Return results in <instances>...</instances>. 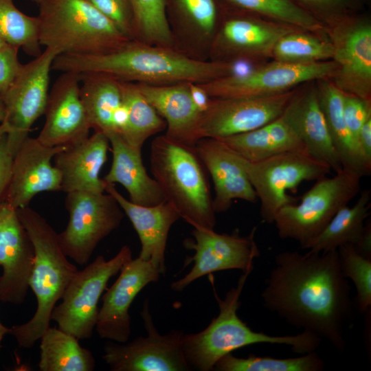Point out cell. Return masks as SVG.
Masks as SVG:
<instances>
[{"label": "cell", "mask_w": 371, "mask_h": 371, "mask_svg": "<svg viewBox=\"0 0 371 371\" xmlns=\"http://www.w3.org/2000/svg\"><path fill=\"white\" fill-rule=\"evenodd\" d=\"M132 258L131 248L123 245L110 260L100 255L78 270L54 308L51 321L79 340L90 339L98 320V303L109 280Z\"/></svg>", "instance_id": "8"}, {"label": "cell", "mask_w": 371, "mask_h": 371, "mask_svg": "<svg viewBox=\"0 0 371 371\" xmlns=\"http://www.w3.org/2000/svg\"><path fill=\"white\" fill-rule=\"evenodd\" d=\"M146 336L128 343L107 341L102 356L112 371H188V365L181 348L183 331L171 330L161 335L156 328L148 300L140 313Z\"/></svg>", "instance_id": "11"}, {"label": "cell", "mask_w": 371, "mask_h": 371, "mask_svg": "<svg viewBox=\"0 0 371 371\" xmlns=\"http://www.w3.org/2000/svg\"><path fill=\"white\" fill-rule=\"evenodd\" d=\"M78 74L80 98L91 128L106 135L115 132L113 115L122 102L119 80L98 72Z\"/></svg>", "instance_id": "28"}, {"label": "cell", "mask_w": 371, "mask_h": 371, "mask_svg": "<svg viewBox=\"0 0 371 371\" xmlns=\"http://www.w3.org/2000/svg\"><path fill=\"white\" fill-rule=\"evenodd\" d=\"M343 113L347 126L357 144L361 128L371 118L370 100L344 92Z\"/></svg>", "instance_id": "42"}, {"label": "cell", "mask_w": 371, "mask_h": 371, "mask_svg": "<svg viewBox=\"0 0 371 371\" xmlns=\"http://www.w3.org/2000/svg\"><path fill=\"white\" fill-rule=\"evenodd\" d=\"M371 191H361L351 207L340 209L322 232L310 243L307 249L320 253L337 249L344 245H355L359 240L370 208Z\"/></svg>", "instance_id": "32"}, {"label": "cell", "mask_w": 371, "mask_h": 371, "mask_svg": "<svg viewBox=\"0 0 371 371\" xmlns=\"http://www.w3.org/2000/svg\"><path fill=\"white\" fill-rule=\"evenodd\" d=\"M69 219L58 234L64 254L80 266L87 265L98 245L121 224L124 213L109 193L74 191L67 193Z\"/></svg>", "instance_id": "10"}, {"label": "cell", "mask_w": 371, "mask_h": 371, "mask_svg": "<svg viewBox=\"0 0 371 371\" xmlns=\"http://www.w3.org/2000/svg\"><path fill=\"white\" fill-rule=\"evenodd\" d=\"M181 7L192 26V32L199 38L213 34L216 12L213 0H179Z\"/></svg>", "instance_id": "40"}, {"label": "cell", "mask_w": 371, "mask_h": 371, "mask_svg": "<svg viewBox=\"0 0 371 371\" xmlns=\"http://www.w3.org/2000/svg\"><path fill=\"white\" fill-rule=\"evenodd\" d=\"M56 52L45 48L31 61L22 64L8 90L1 95L5 108L8 143L14 154L29 136L34 123L44 115L49 86V73Z\"/></svg>", "instance_id": "14"}, {"label": "cell", "mask_w": 371, "mask_h": 371, "mask_svg": "<svg viewBox=\"0 0 371 371\" xmlns=\"http://www.w3.org/2000/svg\"><path fill=\"white\" fill-rule=\"evenodd\" d=\"M45 122L38 137L43 144L69 146L89 136L91 124L80 94V76L62 72L49 90Z\"/></svg>", "instance_id": "17"}, {"label": "cell", "mask_w": 371, "mask_h": 371, "mask_svg": "<svg viewBox=\"0 0 371 371\" xmlns=\"http://www.w3.org/2000/svg\"><path fill=\"white\" fill-rule=\"evenodd\" d=\"M318 94L332 142L343 168L355 171L361 177L370 175L371 170L362 161L356 142L344 117V92L335 85L327 83L321 87Z\"/></svg>", "instance_id": "30"}, {"label": "cell", "mask_w": 371, "mask_h": 371, "mask_svg": "<svg viewBox=\"0 0 371 371\" xmlns=\"http://www.w3.org/2000/svg\"><path fill=\"white\" fill-rule=\"evenodd\" d=\"M37 16L21 12L14 0H0V32L8 44L36 58L41 54Z\"/></svg>", "instance_id": "35"}, {"label": "cell", "mask_w": 371, "mask_h": 371, "mask_svg": "<svg viewBox=\"0 0 371 371\" xmlns=\"http://www.w3.org/2000/svg\"><path fill=\"white\" fill-rule=\"evenodd\" d=\"M105 192L113 196L136 231L141 244L139 258L150 261L164 275L165 253L170 229L181 216L168 201L153 206L136 204L125 198L115 184L105 183Z\"/></svg>", "instance_id": "21"}, {"label": "cell", "mask_w": 371, "mask_h": 371, "mask_svg": "<svg viewBox=\"0 0 371 371\" xmlns=\"http://www.w3.org/2000/svg\"><path fill=\"white\" fill-rule=\"evenodd\" d=\"M160 272L150 261L137 257L126 262L114 283L102 295L95 329L99 337L126 343L131 333L129 308L137 294L159 280Z\"/></svg>", "instance_id": "16"}, {"label": "cell", "mask_w": 371, "mask_h": 371, "mask_svg": "<svg viewBox=\"0 0 371 371\" xmlns=\"http://www.w3.org/2000/svg\"><path fill=\"white\" fill-rule=\"evenodd\" d=\"M218 139L249 161H260L286 151L306 149L283 113L260 128Z\"/></svg>", "instance_id": "27"}, {"label": "cell", "mask_w": 371, "mask_h": 371, "mask_svg": "<svg viewBox=\"0 0 371 371\" xmlns=\"http://www.w3.org/2000/svg\"><path fill=\"white\" fill-rule=\"evenodd\" d=\"M251 272L243 273L237 285L232 287L224 299L214 293L219 312L204 330L183 334L181 348L190 368L200 371L213 370L216 361L233 351L256 344H283L297 354L315 351L322 339L315 334L303 330L295 335L272 336L254 331L238 315L240 297Z\"/></svg>", "instance_id": "3"}, {"label": "cell", "mask_w": 371, "mask_h": 371, "mask_svg": "<svg viewBox=\"0 0 371 371\" xmlns=\"http://www.w3.org/2000/svg\"><path fill=\"white\" fill-rule=\"evenodd\" d=\"M333 45L337 65L333 77L343 92L370 100L371 90V27L357 24Z\"/></svg>", "instance_id": "24"}, {"label": "cell", "mask_w": 371, "mask_h": 371, "mask_svg": "<svg viewBox=\"0 0 371 371\" xmlns=\"http://www.w3.org/2000/svg\"><path fill=\"white\" fill-rule=\"evenodd\" d=\"M256 230L254 227L248 236H243L238 230L229 234L193 227V238H186L183 243L185 248L194 251L185 266L190 262L194 265L186 276L172 282L171 289L181 292L194 280L220 271L238 269L251 273L254 260L260 256L254 238Z\"/></svg>", "instance_id": "13"}, {"label": "cell", "mask_w": 371, "mask_h": 371, "mask_svg": "<svg viewBox=\"0 0 371 371\" xmlns=\"http://www.w3.org/2000/svg\"><path fill=\"white\" fill-rule=\"evenodd\" d=\"M249 181L260 203L264 222L273 223L278 212L297 200L289 194L304 181L319 179L332 170L306 149L284 152L258 161L245 159Z\"/></svg>", "instance_id": "9"}, {"label": "cell", "mask_w": 371, "mask_h": 371, "mask_svg": "<svg viewBox=\"0 0 371 371\" xmlns=\"http://www.w3.org/2000/svg\"><path fill=\"white\" fill-rule=\"evenodd\" d=\"M295 92L262 97L212 98L202 115L199 139L222 138L249 132L280 117Z\"/></svg>", "instance_id": "15"}, {"label": "cell", "mask_w": 371, "mask_h": 371, "mask_svg": "<svg viewBox=\"0 0 371 371\" xmlns=\"http://www.w3.org/2000/svg\"><path fill=\"white\" fill-rule=\"evenodd\" d=\"M189 85L191 98L195 107L199 112L204 113L210 105L212 98L200 84L190 82Z\"/></svg>", "instance_id": "46"}, {"label": "cell", "mask_w": 371, "mask_h": 371, "mask_svg": "<svg viewBox=\"0 0 371 371\" xmlns=\"http://www.w3.org/2000/svg\"><path fill=\"white\" fill-rule=\"evenodd\" d=\"M7 42L0 32V51L7 45Z\"/></svg>", "instance_id": "52"}, {"label": "cell", "mask_w": 371, "mask_h": 371, "mask_svg": "<svg viewBox=\"0 0 371 371\" xmlns=\"http://www.w3.org/2000/svg\"><path fill=\"white\" fill-rule=\"evenodd\" d=\"M17 214L34 245L29 285L37 306L30 320L10 328V335L19 347L30 348L50 326L52 312L78 269L64 254L58 234L44 217L29 206L17 209Z\"/></svg>", "instance_id": "4"}, {"label": "cell", "mask_w": 371, "mask_h": 371, "mask_svg": "<svg viewBox=\"0 0 371 371\" xmlns=\"http://www.w3.org/2000/svg\"><path fill=\"white\" fill-rule=\"evenodd\" d=\"M350 291L337 249L304 254L285 251L276 255L261 297L266 308L290 325L342 351L345 325L352 312Z\"/></svg>", "instance_id": "1"}, {"label": "cell", "mask_w": 371, "mask_h": 371, "mask_svg": "<svg viewBox=\"0 0 371 371\" xmlns=\"http://www.w3.org/2000/svg\"><path fill=\"white\" fill-rule=\"evenodd\" d=\"M247 10L311 32L319 31V22L289 0H229Z\"/></svg>", "instance_id": "39"}, {"label": "cell", "mask_w": 371, "mask_h": 371, "mask_svg": "<svg viewBox=\"0 0 371 371\" xmlns=\"http://www.w3.org/2000/svg\"><path fill=\"white\" fill-rule=\"evenodd\" d=\"M235 65L192 58L172 47L130 40L97 54H60L52 69L60 72H98L118 80L148 85L202 84L234 74Z\"/></svg>", "instance_id": "2"}, {"label": "cell", "mask_w": 371, "mask_h": 371, "mask_svg": "<svg viewBox=\"0 0 371 371\" xmlns=\"http://www.w3.org/2000/svg\"><path fill=\"white\" fill-rule=\"evenodd\" d=\"M8 127L7 124L5 122H2L0 124V134L3 133H8Z\"/></svg>", "instance_id": "51"}, {"label": "cell", "mask_w": 371, "mask_h": 371, "mask_svg": "<svg viewBox=\"0 0 371 371\" xmlns=\"http://www.w3.org/2000/svg\"><path fill=\"white\" fill-rule=\"evenodd\" d=\"M34 262V245L17 210L3 201L0 203L1 302H25Z\"/></svg>", "instance_id": "18"}, {"label": "cell", "mask_w": 371, "mask_h": 371, "mask_svg": "<svg viewBox=\"0 0 371 371\" xmlns=\"http://www.w3.org/2000/svg\"><path fill=\"white\" fill-rule=\"evenodd\" d=\"M110 143L107 135L95 131L82 142L66 146L54 157L61 176V191L105 192L100 171L107 160Z\"/></svg>", "instance_id": "22"}, {"label": "cell", "mask_w": 371, "mask_h": 371, "mask_svg": "<svg viewBox=\"0 0 371 371\" xmlns=\"http://www.w3.org/2000/svg\"><path fill=\"white\" fill-rule=\"evenodd\" d=\"M283 115L309 153L326 163L335 172L343 168L330 138L318 91L295 93Z\"/></svg>", "instance_id": "25"}, {"label": "cell", "mask_w": 371, "mask_h": 371, "mask_svg": "<svg viewBox=\"0 0 371 371\" xmlns=\"http://www.w3.org/2000/svg\"><path fill=\"white\" fill-rule=\"evenodd\" d=\"M135 26V40L170 47L173 36L166 16V0H131Z\"/></svg>", "instance_id": "36"}, {"label": "cell", "mask_w": 371, "mask_h": 371, "mask_svg": "<svg viewBox=\"0 0 371 371\" xmlns=\"http://www.w3.org/2000/svg\"><path fill=\"white\" fill-rule=\"evenodd\" d=\"M41 46L60 54H97L128 40L87 0H39Z\"/></svg>", "instance_id": "6"}, {"label": "cell", "mask_w": 371, "mask_h": 371, "mask_svg": "<svg viewBox=\"0 0 371 371\" xmlns=\"http://www.w3.org/2000/svg\"><path fill=\"white\" fill-rule=\"evenodd\" d=\"M19 48L7 44L0 51V94L2 95L18 75L22 64L19 60Z\"/></svg>", "instance_id": "43"}, {"label": "cell", "mask_w": 371, "mask_h": 371, "mask_svg": "<svg viewBox=\"0 0 371 371\" xmlns=\"http://www.w3.org/2000/svg\"><path fill=\"white\" fill-rule=\"evenodd\" d=\"M309 3L324 8H333L342 5L346 0H303Z\"/></svg>", "instance_id": "48"}, {"label": "cell", "mask_w": 371, "mask_h": 371, "mask_svg": "<svg viewBox=\"0 0 371 371\" xmlns=\"http://www.w3.org/2000/svg\"><path fill=\"white\" fill-rule=\"evenodd\" d=\"M5 118V104L0 94V124L3 122Z\"/></svg>", "instance_id": "50"}, {"label": "cell", "mask_w": 371, "mask_h": 371, "mask_svg": "<svg viewBox=\"0 0 371 371\" xmlns=\"http://www.w3.org/2000/svg\"><path fill=\"white\" fill-rule=\"evenodd\" d=\"M150 170L183 218L193 227L214 229L216 212L205 167L194 148L165 135L150 144Z\"/></svg>", "instance_id": "5"}, {"label": "cell", "mask_w": 371, "mask_h": 371, "mask_svg": "<svg viewBox=\"0 0 371 371\" xmlns=\"http://www.w3.org/2000/svg\"><path fill=\"white\" fill-rule=\"evenodd\" d=\"M65 147L47 146L36 137H26L13 155L4 201L17 210L29 206L41 192L61 191L60 173L52 159Z\"/></svg>", "instance_id": "19"}, {"label": "cell", "mask_w": 371, "mask_h": 371, "mask_svg": "<svg viewBox=\"0 0 371 371\" xmlns=\"http://www.w3.org/2000/svg\"><path fill=\"white\" fill-rule=\"evenodd\" d=\"M41 371H92L95 361L91 350L81 346L79 339L50 326L39 339Z\"/></svg>", "instance_id": "31"}, {"label": "cell", "mask_w": 371, "mask_h": 371, "mask_svg": "<svg viewBox=\"0 0 371 371\" xmlns=\"http://www.w3.org/2000/svg\"><path fill=\"white\" fill-rule=\"evenodd\" d=\"M135 84L166 122L165 135L179 143L194 147L200 139L199 127L203 113L197 110L192 102L190 82L159 85Z\"/></svg>", "instance_id": "23"}, {"label": "cell", "mask_w": 371, "mask_h": 371, "mask_svg": "<svg viewBox=\"0 0 371 371\" xmlns=\"http://www.w3.org/2000/svg\"><path fill=\"white\" fill-rule=\"evenodd\" d=\"M13 155L7 133L0 134V203L5 200L9 186Z\"/></svg>", "instance_id": "44"}, {"label": "cell", "mask_w": 371, "mask_h": 371, "mask_svg": "<svg viewBox=\"0 0 371 371\" xmlns=\"http://www.w3.org/2000/svg\"><path fill=\"white\" fill-rule=\"evenodd\" d=\"M271 53L278 61L309 63L333 58L334 47L317 37L293 31L278 41Z\"/></svg>", "instance_id": "37"}, {"label": "cell", "mask_w": 371, "mask_h": 371, "mask_svg": "<svg viewBox=\"0 0 371 371\" xmlns=\"http://www.w3.org/2000/svg\"><path fill=\"white\" fill-rule=\"evenodd\" d=\"M361 177L343 168L332 177L317 179L300 203L285 205L278 212L273 223L279 237L295 240L307 249L335 214L358 194Z\"/></svg>", "instance_id": "7"}, {"label": "cell", "mask_w": 371, "mask_h": 371, "mask_svg": "<svg viewBox=\"0 0 371 371\" xmlns=\"http://www.w3.org/2000/svg\"><path fill=\"white\" fill-rule=\"evenodd\" d=\"M353 247L362 256L371 258V224L370 221L369 222L366 221L362 234Z\"/></svg>", "instance_id": "47"}, {"label": "cell", "mask_w": 371, "mask_h": 371, "mask_svg": "<svg viewBox=\"0 0 371 371\" xmlns=\"http://www.w3.org/2000/svg\"><path fill=\"white\" fill-rule=\"evenodd\" d=\"M31 1H32L33 2H35L37 4H38V3L39 1V0H31Z\"/></svg>", "instance_id": "53"}, {"label": "cell", "mask_w": 371, "mask_h": 371, "mask_svg": "<svg viewBox=\"0 0 371 371\" xmlns=\"http://www.w3.org/2000/svg\"><path fill=\"white\" fill-rule=\"evenodd\" d=\"M112 150V163L104 181L122 185L130 201L144 206H153L167 201L157 181L146 172L142 150L129 145L117 132L108 133Z\"/></svg>", "instance_id": "26"}, {"label": "cell", "mask_w": 371, "mask_h": 371, "mask_svg": "<svg viewBox=\"0 0 371 371\" xmlns=\"http://www.w3.org/2000/svg\"><path fill=\"white\" fill-rule=\"evenodd\" d=\"M334 60L309 63L276 62L246 73L200 84L212 98L262 97L291 90L299 84L333 77Z\"/></svg>", "instance_id": "12"}, {"label": "cell", "mask_w": 371, "mask_h": 371, "mask_svg": "<svg viewBox=\"0 0 371 371\" xmlns=\"http://www.w3.org/2000/svg\"><path fill=\"white\" fill-rule=\"evenodd\" d=\"M194 150L212 177L214 197V210H228L234 200L256 203L257 196L245 167V159L218 139H199Z\"/></svg>", "instance_id": "20"}, {"label": "cell", "mask_w": 371, "mask_h": 371, "mask_svg": "<svg viewBox=\"0 0 371 371\" xmlns=\"http://www.w3.org/2000/svg\"><path fill=\"white\" fill-rule=\"evenodd\" d=\"M10 328H8L5 326H4L1 322H0V348L1 347V342L3 339L4 337L10 334Z\"/></svg>", "instance_id": "49"}, {"label": "cell", "mask_w": 371, "mask_h": 371, "mask_svg": "<svg viewBox=\"0 0 371 371\" xmlns=\"http://www.w3.org/2000/svg\"><path fill=\"white\" fill-rule=\"evenodd\" d=\"M337 250L343 275L350 279L355 286L358 308L363 313L370 311L371 258L362 256L352 245H342Z\"/></svg>", "instance_id": "38"}, {"label": "cell", "mask_w": 371, "mask_h": 371, "mask_svg": "<svg viewBox=\"0 0 371 371\" xmlns=\"http://www.w3.org/2000/svg\"><path fill=\"white\" fill-rule=\"evenodd\" d=\"M87 1L109 19L128 40H135L134 16L131 0Z\"/></svg>", "instance_id": "41"}, {"label": "cell", "mask_w": 371, "mask_h": 371, "mask_svg": "<svg viewBox=\"0 0 371 371\" xmlns=\"http://www.w3.org/2000/svg\"><path fill=\"white\" fill-rule=\"evenodd\" d=\"M357 146L362 161L371 170V118L361 128L357 138Z\"/></svg>", "instance_id": "45"}, {"label": "cell", "mask_w": 371, "mask_h": 371, "mask_svg": "<svg viewBox=\"0 0 371 371\" xmlns=\"http://www.w3.org/2000/svg\"><path fill=\"white\" fill-rule=\"evenodd\" d=\"M324 362L315 352H311L297 357L277 359L249 355L237 357L232 352L220 358L213 370L216 371H322Z\"/></svg>", "instance_id": "34"}, {"label": "cell", "mask_w": 371, "mask_h": 371, "mask_svg": "<svg viewBox=\"0 0 371 371\" xmlns=\"http://www.w3.org/2000/svg\"><path fill=\"white\" fill-rule=\"evenodd\" d=\"M119 82L122 101L128 112L126 126L120 134L129 145L142 150L145 142L165 129L166 124L134 82Z\"/></svg>", "instance_id": "33"}, {"label": "cell", "mask_w": 371, "mask_h": 371, "mask_svg": "<svg viewBox=\"0 0 371 371\" xmlns=\"http://www.w3.org/2000/svg\"><path fill=\"white\" fill-rule=\"evenodd\" d=\"M293 31L289 27L235 19L225 23L217 36L216 43L218 47L237 54L271 53L278 41Z\"/></svg>", "instance_id": "29"}]
</instances>
